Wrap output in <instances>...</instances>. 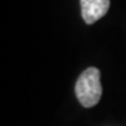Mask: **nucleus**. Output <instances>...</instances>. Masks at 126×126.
Wrapping results in <instances>:
<instances>
[{
	"instance_id": "nucleus-1",
	"label": "nucleus",
	"mask_w": 126,
	"mask_h": 126,
	"mask_svg": "<svg viewBox=\"0 0 126 126\" xmlns=\"http://www.w3.org/2000/svg\"><path fill=\"white\" fill-rule=\"evenodd\" d=\"M75 93L82 107L90 108L98 104L102 96L100 71L98 68L89 67L80 75L75 85Z\"/></svg>"
},
{
	"instance_id": "nucleus-2",
	"label": "nucleus",
	"mask_w": 126,
	"mask_h": 126,
	"mask_svg": "<svg viewBox=\"0 0 126 126\" xmlns=\"http://www.w3.org/2000/svg\"><path fill=\"white\" fill-rule=\"evenodd\" d=\"M80 4L82 19L88 25L99 21L110 9V0H80Z\"/></svg>"
}]
</instances>
